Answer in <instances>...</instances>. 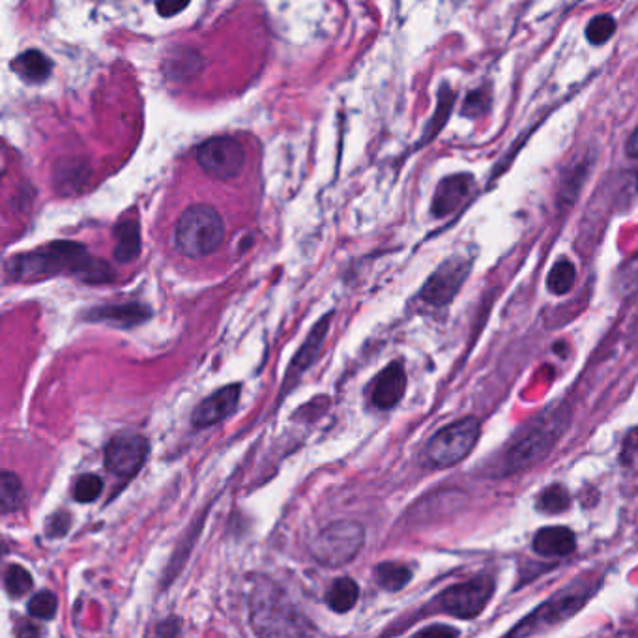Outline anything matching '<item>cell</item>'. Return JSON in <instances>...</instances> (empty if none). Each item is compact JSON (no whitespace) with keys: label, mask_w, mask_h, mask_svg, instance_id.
Masks as SVG:
<instances>
[{"label":"cell","mask_w":638,"mask_h":638,"mask_svg":"<svg viewBox=\"0 0 638 638\" xmlns=\"http://www.w3.org/2000/svg\"><path fill=\"white\" fill-rule=\"evenodd\" d=\"M571 504V498L567 494L564 487L560 485H552L549 489H545L543 493L537 496V509L541 513H549V515H556V513H562L566 511Z\"/></svg>","instance_id":"cell-27"},{"label":"cell","mask_w":638,"mask_h":638,"mask_svg":"<svg viewBox=\"0 0 638 638\" xmlns=\"http://www.w3.org/2000/svg\"><path fill=\"white\" fill-rule=\"evenodd\" d=\"M58 599L53 592H38L29 601V614L38 620H51L57 614Z\"/></svg>","instance_id":"cell-31"},{"label":"cell","mask_w":638,"mask_h":638,"mask_svg":"<svg viewBox=\"0 0 638 638\" xmlns=\"http://www.w3.org/2000/svg\"><path fill=\"white\" fill-rule=\"evenodd\" d=\"M455 92L451 90L448 83H444L440 90H438V103H436L435 115L431 116V120L427 122V128L423 131V137H421V145L425 143H431L435 139L436 135L440 131L444 130L446 122L450 120L451 111H453V105H455Z\"/></svg>","instance_id":"cell-21"},{"label":"cell","mask_w":638,"mask_h":638,"mask_svg":"<svg viewBox=\"0 0 638 638\" xmlns=\"http://www.w3.org/2000/svg\"><path fill=\"white\" fill-rule=\"evenodd\" d=\"M225 240V221L210 204H193L174 227V246L189 259L208 257Z\"/></svg>","instance_id":"cell-4"},{"label":"cell","mask_w":638,"mask_h":638,"mask_svg":"<svg viewBox=\"0 0 638 638\" xmlns=\"http://www.w3.org/2000/svg\"><path fill=\"white\" fill-rule=\"evenodd\" d=\"M470 274V262L461 257H453L444 262L421 289V298L427 304L442 307L450 304Z\"/></svg>","instance_id":"cell-11"},{"label":"cell","mask_w":638,"mask_h":638,"mask_svg":"<svg viewBox=\"0 0 638 638\" xmlns=\"http://www.w3.org/2000/svg\"><path fill=\"white\" fill-rule=\"evenodd\" d=\"M188 4L189 0H158L156 8H158V14L161 17H173V15L180 14Z\"/></svg>","instance_id":"cell-34"},{"label":"cell","mask_w":638,"mask_h":638,"mask_svg":"<svg viewBox=\"0 0 638 638\" xmlns=\"http://www.w3.org/2000/svg\"><path fill=\"white\" fill-rule=\"evenodd\" d=\"M365 543L362 524L352 521H339L326 526L315 537L311 552L320 566L341 567L352 562Z\"/></svg>","instance_id":"cell-7"},{"label":"cell","mask_w":638,"mask_h":638,"mask_svg":"<svg viewBox=\"0 0 638 638\" xmlns=\"http://www.w3.org/2000/svg\"><path fill=\"white\" fill-rule=\"evenodd\" d=\"M23 483L14 472H4L0 478V506L2 513L15 511L23 504Z\"/></svg>","instance_id":"cell-25"},{"label":"cell","mask_w":638,"mask_h":638,"mask_svg":"<svg viewBox=\"0 0 638 638\" xmlns=\"http://www.w3.org/2000/svg\"><path fill=\"white\" fill-rule=\"evenodd\" d=\"M4 586H6V592L12 597H23L32 590V577L25 567L12 564L6 569Z\"/></svg>","instance_id":"cell-29"},{"label":"cell","mask_w":638,"mask_h":638,"mask_svg":"<svg viewBox=\"0 0 638 638\" xmlns=\"http://www.w3.org/2000/svg\"><path fill=\"white\" fill-rule=\"evenodd\" d=\"M481 425L476 418L453 421L440 429L427 446V459L436 468H450L464 461L478 444Z\"/></svg>","instance_id":"cell-6"},{"label":"cell","mask_w":638,"mask_h":638,"mask_svg":"<svg viewBox=\"0 0 638 638\" xmlns=\"http://www.w3.org/2000/svg\"><path fill=\"white\" fill-rule=\"evenodd\" d=\"M115 259L120 264H130L141 253V227L135 219L118 223L115 229Z\"/></svg>","instance_id":"cell-19"},{"label":"cell","mask_w":638,"mask_h":638,"mask_svg":"<svg viewBox=\"0 0 638 638\" xmlns=\"http://www.w3.org/2000/svg\"><path fill=\"white\" fill-rule=\"evenodd\" d=\"M567 420L569 414L564 408L541 412L509 442L502 455L500 472H504V476L522 472L547 457L558 438L564 435Z\"/></svg>","instance_id":"cell-2"},{"label":"cell","mask_w":638,"mask_h":638,"mask_svg":"<svg viewBox=\"0 0 638 638\" xmlns=\"http://www.w3.org/2000/svg\"><path fill=\"white\" fill-rule=\"evenodd\" d=\"M246 150L234 137H214L197 148V163L214 180H232L246 165Z\"/></svg>","instance_id":"cell-8"},{"label":"cell","mask_w":638,"mask_h":638,"mask_svg":"<svg viewBox=\"0 0 638 638\" xmlns=\"http://www.w3.org/2000/svg\"><path fill=\"white\" fill-rule=\"evenodd\" d=\"M103 491V481L100 476L96 474H83L81 478L75 481V487H73V498L81 504H88V502H94L100 498V494Z\"/></svg>","instance_id":"cell-30"},{"label":"cell","mask_w":638,"mask_h":638,"mask_svg":"<svg viewBox=\"0 0 638 638\" xmlns=\"http://www.w3.org/2000/svg\"><path fill=\"white\" fill-rule=\"evenodd\" d=\"M6 274L12 281H36L66 274L87 283H103L115 277L107 262L92 257L83 244L68 240L15 255L6 262Z\"/></svg>","instance_id":"cell-1"},{"label":"cell","mask_w":638,"mask_h":638,"mask_svg":"<svg viewBox=\"0 0 638 638\" xmlns=\"http://www.w3.org/2000/svg\"><path fill=\"white\" fill-rule=\"evenodd\" d=\"M420 637H455L459 635L457 629L446 627V625H435V627H427L418 633Z\"/></svg>","instance_id":"cell-35"},{"label":"cell","mask_w":638,"mask_h":638,"mask_svg":"<svg viewBox=\"0 0 638 638\" xmlns=\"http://www.w3.org/2000/svg\"><path fill=\"white\" fill-rule=\"evenodd\" d=\"M592 592H594V588L590 582L569 584L558 594L552 595L547 603H543L534 614H530L526 620H522L515 629H511L509 635L526 637V635L541 633V631H547L556 625L564 624L566 620L573 618L586 605Z\"/></svg>","instance_id":"cell-5"},{"label":"cell","mask_w":638,"mask_h":638,"mask_svg":"<svg viewBox=\"0 0 638 638\" xmlns=\"http://www.w3.org/2000/svg\"><path fill=\"white\" fill-rule=\"evenodd\" d=\"M253 629L264 637L309 635L313 629L272 580H259L249 597Z\"/></svg>","instance_id":"cell-3"},{"label":"cell","mask_w":638,"mask_h":638,"mask_svg":"<svg viewBox=\"0 0 638 638\" xmlns=\"http://www.w3.org/2000/svg\"><path fill=\"white\" fill-rule=\"evenodd\" d=\"M105 468L118 478H133L148 455L145 436L122 433L109 440L105 448Z\"/></svg>","instance_id":"cell-10"},{"label":"cell","mask_w":638,"mask_h":638,"mask_svg":"<svg viewBox=\"0 0 638 638\" xmlns=\"http://www.w3.org/2000/svg\"><path fill=\"white\" fill-rule=\"evenodd\" d=\"M493 594V580L479 577V579L466 580L444 590L438 601L444 612H448L451 616L461 620H472L489 605Z\"/></svg>","instance_id":"cell-9"},{"label":"cell","mask_w":638,"mask_h":638,"mask_svg":"<svg viewBox=\"0 0 638 638\" xmlns=\"http://www.w3.org/2000/svg\"><path fill=\"white\" fill-rule=\"evenodd\" d=\"M358 597H360L358 584L348 577H341V579L335 580L332 588L328 590L326 603L334 612L343 614V612L354 609V605L358 603Z\"/></svg>","instance_id":"cell-22"},{"label":"cell","mask_w":638,"mask_h":638,"mask_svg":"<svg viewBox=\"0 0 638 638\" xmlns=\"http://www.w3.org/2000/svg\"><path fill=\"white\" fill-rule=\"evenodd\" d=\"M474 188V176L470 173L450 174L440 180L433 197L431 212L435 218H446L463 206Z\"/></svg>","instance_id":"cell-12"},{"label":"cell","mask_w":638,"mask_h":638,"mask_svg":"<svg viewBox=\"0 0 638 638\" xmlns=\"http://www.w3.org/2000/svg\"><path fill=\"white\" fill-rule=\"evenodd\" d=\"M577 539L566 526H549L534 537V551L547 558H560L575 551Z\"/></svg>","instance_id":"cell-17"},{"label":"cell","mask_w":638,"mask_h":638,"mask_svg":"<svg viewBox=\"0 0 638 638\" xmlns=\"http://www.w3.org/2000/svg\"><path fill=\"white\" fill-rule=\"evenodd\" d=\"M240 393H242V386L231 384V386H225L218 392L212 393L210 397H206L193 412V425L203 429V427L216 425L219 421L229 418L240 403Z\"/></svg>","instance_id":"cell-13"},{"label":"cell","mask_w":638,"mask_h":638,"mask_svg":"<svg viewBox=\"0 0 638 638\" xmlns=\"http://www.w3.org/2000/svg\"><path fill=\"white\" fill-rule=\"evenodd\" d=\"M203 70V55L191 47H174L163 58V73L176 83H188Z\"/></svg>","instance_id":"cell-16"},{"label":"cell","mask_w":638,"mask_h":638,"mask_svg":"<svg viewBox=\"0 0 638 638\" xmlns=\"http://www.w3.org/2000/svg\"><path fill=\"white\" fill-rule=\"evenodd\" d=\"M330 320H332V315H326L324 319L315 324V328L311 330V334L305 339V343L298 350L296 358L290 363L289 373H287L285 382H283V392H289L290 386H294V382L304 375L305 369L315 362V358L320 352V347L324 343V337L328 334V328H330L328 322Z\"/></svg>","instance_id":"cell-15"},{"label":"cell","mask_w":638,"mask_h":638,"mask_svg":"<svg viewBox=\"0 0 638 638\" xmlns=\"http://www.w3.org/2000/svg\"><path fill=\"white\" fill-rule=\"evenodd\" d=\"M625 152L631 160H638V128L631 133L627 145H625Z\"/></svg>","instance_id":"cell-36"},{"label":"cell","mask_w":638,"mask_h":638,"mask_svg":"<svg viewBox=\"0 0 638 638\" xmlns=\"http://www.w3.org/2000/svg\"><path fill=\"white\" fill-rule=\"evenodd\" d=\"M12 68L30 83H42L53 70V62L42 51L30 49L15 58Z\"/></svg>","instance_id":"cell-20"},{"label":"cell","mask_w":638,"mask_h":638,"mask_svg":"<svg viewBox=\"0 0 638 638\" xmlns=\"http://www.w3.org/2000/svg\"><path fill=\"white\" fill-rule=\"evenodd\" d=\"M377 582L380 588L388 590V592H399L403 590L406 584L412 579V571L405 564H397V562H382L375 569Z\"/></svg>","instance_id":"cell-23"},{"label":"cell","mask_w":638,"mask_h":638,"mask_svg":"<svg viewBox=\"0 0 638 638\" xmlns=\"http://www.w3.org/2000/svg\"><path fill=\"white\" fill-rule=\"evenodd\" d=\"M614 32H616V21L612 15H595L594 19L586 25V40L595 47H599V45L607 44L614 36Z\"/></svg>","instance_id":"cell-28"},{"label":"cell","mask_w":638,"mask_h":638,"mask_svg":"<svg viewBox=\"0 0 638 638\" xmlns=\"http://www.w3.org/2000/svg\"><path fill=\"white\" fill-rule=\"evenodd\" d=\"M575 279H577L575 264L564 259V261H558L552 266L549 277H547V287H549L552 294L562 296V294H567L569 290L573 289Z\"/></svg>","instance_id":"cell-24"},{"label":"cell","mask_w":638,"mask_h":638,"mask_svg":"<svg viewBox=\"0 0 638 638\" xmlns=\"http://www.w3.org/2000/svg\"><path fill=\"white\" fill-rule=\"evenodd\" d=\"M150 309L146 305L141 304H118L105 305L94 309L88 319L94 322H109L113 326L120 328H131L137 324H143L145 320L150 319Z\"/></svg>","instance_id":"cell-18"},{"label":"cell","mask_w":638,"mask_h":638,"mask_svg":"<svg viewBox=\"0 0 638 638\" xmlns=\"http://www.w3.org/2000/svg\"><path fill=\"white\" fill-rule=\"evenodd\" d=\"M491 105H493V92H491V87L483 85V87L474 88L464 98L461 113L466 118H481L491 111Z\"/></svg>","instance_id":"cell-26"},{"label":"cell","mask_w":638,"mask_h":638,"mask_svg":"<svg viewBox=\"0 0 638 638\" xmlns=\"http://www.w3.org/2000/svg\"><path fill=\"white\" fill-rule=\"evenodd\" d=\"M618 283H620V290L624 294L638 292V253L633 255L629 261H625L622 270H620V276H618Z\"/></svg>","instance_id":"cell-32"},{"label":"cell","mask_w":638,"mask_h":638,"mask_svg":"<svg viewBox=\"0 0 638 638\" xmlns=\"http://www.w3.org/2000/svg\"><path fill=\"white\" fill-rule=\"evenodd\" d=\"M406 392V373L403 365L393 362L373 380L371 403L380 410H390Z\"/></svg>","instance_id":"cell-14"},{"label":"cell","mask_w":638,"mask_h":638,"mask_svg":"<svg viewBox=\"0 0 638 638\" xmlns=\"http://www.w3.org/2000/svg\"><path fill=\"white\" fill-rule=\"evenodd\" d=\"M70 515L68 513H57V515H53L51 517V521L47 524V532H49V536L53 537H62L68 534V530H70Z\"/></svg>","instance_id":"cell-33"}]
</instances>
